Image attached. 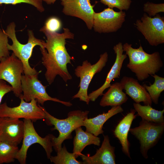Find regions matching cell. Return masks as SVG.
<instances>
[{
    "mask_svg": "<svg viewBox=\"0 0 164 164\" xmlns=\"http://www.w3.org/2000/svg\"><path fill=\"white\" fill-rule=\"evenodd\" d=\"M63 32L60 33L50 31L43 27L39 31L43 32L46 39L44 47H40L42 55V64L46 71L45 78L49 84H51L57 75L66 83L72 79L67 67L73 60L65 47L66 39H73L74 34L68 28H63Z\"/></svg>",
    "mask_w": 164,
    "mask_h": 164,
    "instance_id": "cell-1",
    "label": "cell"
},
{
    "mask_svg": "<svg viewBox=\"0 0 164 164\" xmlns=\"http://www.w3.org/2000/svg\"><path fill=\"white\" fill-rule=\"evenodd\" d=\"M123 48L129 58L127 67L135 73L139 81L144 80L150 75L155 74L163 66L158 52L149 54L144 51L141 45L134 48L128 43L123 45Z\"/></svg>",
    "mask_w": 164,
    "mask_h": 164,
    "instance_id": "cell-2",
    "label": "cell"
},
{
    "mask_svg": "<svg viewBox=\"0 0 164 164\" xmlns=\"http://www.w3.org/2000/svg\"><path fill=\"white\" fill-rule=\"evenodd\" d=\"M45 114V120L47 124L53 125V130H57L59 132L57 137L54 136L52 139L53 147L57 152L62 147V144L66 139L72 138L71 133L77 128L84 126V122L88 118V111L80 110L70 111L67 117L64 119L57 118L50 114L42 107Z\"/></svg>",
    "mask_w": 164,
    "mask_h": 164,
    "instance_id": "cell-3",
    "label": "cell"
},
{
    "mask_svg": "<svg viewBox=\"0 0 164 164\" xmlns=\"http://www.w3.org/2000/svg\"><path fill=\"white\" fill-rule=\"evenodd\" d=\"M16 25L14 22H12L7 26L4 30L8 38L12 41L11 45L9 43L8 47L9 50H12L15 55L20 60L23 67V73L25 75H32L39 74L34 68L31 67L29 60L31 57L33 49L36 46L44 47V41L37 38L34 36L33 31L28 30V40L25 44L21 43L18 40L15 33Z\"/></svg>",
    "mask_w": 164,
    "mask_h": 164,
    "instance_id": "cell-4",
    "label": "cell"
},
{
    "mask_svg": "<svg viewBox=\"0 0 164 164\" xmlns=\"http://www.w3.org/2000/svg\"><path fill=\"white\" fill-rule=\"evenodd\" d=\"M108 54L105 52L100 55L98 60L92 64L87 60L84 61L81 65L77 66L75 69L76 76L80 78L78 92L72 97L73 99L78 98L80 101L88 104L90 100L87 94L89 84L93 77L96 73L101 72L105 66L108 61Z\"/></svg>",
    "mask_w": 164,
    "mask_h": 164,
    "instance_id": "cell-5",
    "label": "cell"
},
{
    "mask_svg": "<svg viewBox=\"0 0 164 164\" xmlns=\"http://www.w3.org/2000/svg\"><path fill=\"white\" fill-rule=\"evenodd\" d=\"M164 131V123H157L142 119L138 126L130 128L129 132L139 141L140 152L145 159L149 150L155 146Z\"/></svg>",
    "mask_w": 164,
    "mask_h": 164,
    "instance_id": "cell-6",
    "label": "cell"
},
{
    "mask_svg": "<svg viewBox=\"0 0 164 164\" xmlns=\"http://www.w3.org/2000/svg\"><path fill=\"white\" fill-rule=\"evenodd\" d=\"M24 130L22 143L17 154L15 159L21 164L26 163L27 152L29 147L35 143L40 145L44 149L48 159L53 152V138L54 136L49 134L45 137L40 136L36 132L33 121L29 119H24Z\"/></svg>",
    "mask_w": 164,
    "mask_h": 164,
    "instance_id": "cell-7",
    "label": "cell"
},
{
    "mask_svg": "<svg viewBox=\"0 0 164 164\" xmlns=\"http://www.w3.org/2000/svg\"><path fill=\"white\" fill-rule=\"evenodd\" d=\"M37 74L34 75H22L21 82L23 94L21 97L26 101L30 102L36 100L38 104L43 105L47 101H51L60 103L67 107L72 104L69 101H65L50 96L46 91V86H44L38 79Z\"/></svg>",
    "mask_w": 164,
    "mask_h": 164,
    "instance_id": "cell-8",
    "label": "cell"
},
{
    "mask_svg": "<svg viewBox=\"0 0 164 164\" xmlns=\"http://www.w3.org/2000/svg\"><path fill=\"white\" fill-rule=\"evenodd\" d=\"M134 25L149 44L156 46L164 43V18L157 14L153 17L144 13Z\"/></svg>",
    "mask_w": 164,
    "mask_h": 164,
    "instance_id": "cell-9",
    "label": "cell"
},
{
    "mask_svg": "<svg viewBox=\"0 0 164 164\" xmlns=\"http://www.w3.org/2000/svg\"><path fill=\"white\" fill-rule=\"evenodd\" d=\"M19 105L16 107H9L6 102L0 105V118L9 117L29 119L35 122L45 118V114L42 107L37 104L36 100L26 101L21 97Z\"/></svg>",
    "mask_w": 164,
    "mask_h": 164,
    "instance_id": "cell-10",
    "label": "cell"
},
{
    "mask_svg": "<svg viewBox=\"0 0 164 164\" xmlns=\"http://www.w3.org/2000/svg\"><path fill=\"white\" fill-rule=\"evenodd\" d=\"M23 71L22 62L13 53L0 62V80L9 83L14 94L19 97L22 94L21 79Z\"/></svg>",
    "mask_w": 164,
    "mask_h": 164,
    "instance_id": "cell-11",
    "label": "cell"
},
{
    "mask_svg": "<svg viewBox=\"0 0 164 164\" xmlns=\"http://www.w3.org/2000/svg\"><path fill=\"white\" fill-rule=\"evenodd\" d=\"M126 16L125 12H117L109 8L99 13L95 12L93 26L94 31L99 33L116 32L122 26Z\"/></svg>",
    "mask_w": 164,
    "mask_h": 164,
    "instance_id": "cell-12",
    "label": "cell"
},
{
    "mask_svg": "<svg viewBox=\"0 0 164 164\" xmlns=\"http://www.w3.org/2000/svg\"><path fill=\"white\" fill-rule=\"evenodd\" d=\"M61 4L65 15L81 19L89 29H92L95 12L94 5H91L90 0H65Z\"/></svg>",
    "mask_w": 164,
    "mask_h": 164,
    "instance_id": "cell-13",
    "label": "cell"
},
{
    "mask_svg": "<svg viewBox=\"0 0 164 164\" xmlns=\"http://www.w3.org/2000/svg\"><path fill=\"white\" fill-rule=\"evenodd\" d=\"M24 121L9 117L0 118V141L18 146L22 140Z\"/></svg>",
    "mask_w": 164,
    "mask_h": 164,
    "instance_id": "cell-14",
    "label": "cell"
},
{
    "mask_svg": "<svg viewBox=\"0 0 164 164\" xmlns=\"http://www.w3.org/2000/svg\"><path fill=\"white\" fill-rule=\"evenodd\" d=\"M113 49L116 54L115 62L108 73L103 85L88 94L90 101H94L99 96L103 95L104 91L110 86L112 81L114 79L120 77L123 62L127 56L125 54H123V44L121 42H119L114 46Z\"/></svg>",
    "mask_w": 164,
    "mask_h": 164,
    "instance_id": "cell-15",
    "label": "cell"
},
{
    "mask_svg": "<svg viewBox=\"0 0 164 164\" xmlns=\"http://www.w3.org/2000/svg\"><path fill=\"white\" fill-rule=\"evenodd\" d=\"M115 147L111 145L108 135H104L101 147L92 156L81 154L80 156L83 164H115Z\"/></svg>",
    "mask_w": 164,
    "mask_h": 164,
    "instance_id": "cell-16",
    "label": "cell"
},
{
    "mask_svg": "<svg viewBox=\"0 0 164 164\" xmlns=\"http://www.w3.org/2000/svg\"><path fill=\"white\" fill-rule=\"evenodd\" d=\"M120 83L126 94L135 103L142 102L145 105H152V102L148 93L138 80L132 77L124 76Z\"/></svg>",
    "mask_w": 164,
    "mask_h": 164,
    "instance_id": "cell-17",
    "label": "cell"
},
{
    "mask_svg": "<svg viewBox=\"0 0 164 164\" xmlns=\"http://www.w3.org/2000/svg\"><path fill=\"white\" fill-rule=\"evenodd\" d=\"M135 112L134 109H131L120 121L114 131L115 136L118 139L121 145L122 151L130 158V143L128 136L132 121L137 116L135 114Z\"/></svg>",
    "mask_w": 164,
    "mask_h": 164,
    "instance_id": "cell-18",
    "label": "cell"
},
{
    "mask_svg": "<svg viewBox=\"0 0 164 164\" xmlns=\"http://www.w3.org/2000/svg\"><path fill=\"white\" fill-rule=\"evenodd\" d=\"M123 111L121 105L113 106L107 113H103L92 118H86L84 126L86 128V131L96 136L103 134V127L104 123L113 116Z\"/></svg>",
    "mask_w": 164,
    "mask_h": 164,
    "instance_id": "cell-19",
    "label": "cell"
},
{
    "mask_svg": "<svg viewBox=\"0 0 164 164\" xmlns=\"http://www.w3.org/2000/svg\"><path fill=\"white\" fill-rule=\"evenodd\" d=\"M123 90L120 82L111 84L107 92L103 94L100 105L102 107H113L121 105L125 103L128 98Z\"/></svg>",
    "mask_w": 164,
    "mask_h": 164,
    "instance_id": "cell-20",
    "label": "cell"
},
{
    "mask_svg": "<svg viewBox=\"0 0 164 164\" xmlns=\"http://www.w3.org/2000/svg\"><path fill=\"white\" fill-rule=\"evenodd\" d=\"M75 130L76 135L73 141V152L76 158L82 154V152L86 146L92 144L100 145V138L91 133L84 132L81 127L77 128Z\"/></svg>",
    "mask_w": 164,
    "mask_h": 164,
    "instance_id": "cell-21",
    "label": "cell"
},
{
    "mask_svg": "<svg viewBox=\"0 0 164 164\" xmlns=\"http://www.w3.org/2000/svg\"><path fill=\"white\" fill-rule=\"evenodd\" d=\"M134 109L142 119L157 123H164L163 115L164 109L159 111L153 108L149 105H141L140 103H134Z\"/></svg>",
    "mask_w": 164,
    "mask_h": 164,
    "instance_id": "cell-22",
    "label": "cell"
},
{
    "mask_svg": "<svg viewBox=\"0 0 164 164\" xmlns=\"http://www.w3.org/2000/svg\"><path fill=\"white\" fill-rule=\"evenodd\" d=\"M151 76L155 79L153 84L150 86L144 84L143 86L148 93L152 102L157 104L161 93L164 90V78L156 74Z\"/></svg>",
    "mask_w": 164,
    "mask_h": 164,
    "instance_id": "cell-23",
    "label": "cell"
},
{
    "mask_svg": "<svg viewBox=\"0 0 164 164\" xmlns=\"http://www.w3.org/2000/svg\"><path fill=\"white\" fill-rule=\"evenodd\" d=\"M57 155L51 156L50 161L55 164H81L82 162L77 160L75 157L74 154L69 152L66 147L64 145L63 147L57 152Z\"/></svg>",
    "mask_w": 164,
    "mask_h": 164,
    "instance_id": "cell-24",
    "label": "cell"
},
{
    "mask_svg": "<svg viewBox=\"0 0 164 164\" xmlns=\"http://www.w3.org/2000/svg\"><path fill=\"white\" fill-rule=\"evenodd\" d=\"M19 149L18 146L0 141V164L14 162Z\"/></svg>",
    "mask_w": 164,
    "mask_h": 164,
    "instance_id": "cell-25",
    "label": "cell"
},
{
    "mask_svg": "<svg viewBox=\"0 0 164 164\" xmlns=\"http://www.w3.org/2000/svg\"><path fill=\"white\" fill-rule=\"evenodd\" d=\"M100 2L108 8H116L120 10H127L130 8L131 0H100Z\"/></svg>",
    "mask_w": 164,
    "mask_h": 164,
    "instance_id": "cell-26",
    "label": "cell"
},
{
    "mask_svg": "<svg viewBox=\"0 0 164 164\" xmlns=\"http://www.w3.org/2000/svg\"><path fill=\"white\" fill-rule=\"evenodd\" d=\"M22 3L32 5L40 12H42L45 10L41 0H0V5L3 4L15 5Z\"/></svg>",
    "mask_w": 164,
    "mask_h": 164,
    "instance_id": "cell-27",
    "label": "cell"
},
{
    "mask_svg": "<svg viewBox=\"0 0 164 164\" xmlns=\"http://www.w3.org/2000/svg\"><path fill=\"white\" fill-rule=\"evenodd\" d=\"M8 38L4 30L0 28V62L10 56L9 50L8 47Z\"/></svg>",
    "mask_w": 164,
    "mask_h": 164,
    "instance_id": "cell-28",
    "label": "cell"
},
{
    "mask_svg": "<svg viewBox=\"0 0 164 164\" xmlns=\"http://www.w3.org/2000/svg\"><path fill=\"white\" fill-rule=\"evenodd\" d=\"M143 10L148 14L149 16H154L159 12H164V4H156L148 2L144 4Z\"/></svg>",
    "mask_w": 164,
    "mask_h": 164,
    "instance_id": "cell-29",
    "label": "cell"
},
{
    "mask_svg": "<svg viewBox=\"0 0 164 164\" xmlns=\"http://www.w3.org/2000/svg\"><path fill=\"white\" fill-rule=\"evenodd\" d=\"M43 27L51 32H56L61 28V23L57 18L52 17L47 20Z\"/></svg>",
    "mask_w": 164,
    "mask_h": 164,
    "instance_id": "cell-30",
    "label": "cell"
},
{
    "mask_svg": "<svg viewBox=\"0 0 164 164\" xmlns=\"http://www.w3.org/2000/svg\"><path fill=\"white\" fill-rule=\"evenodd\" d=\"M12 90L13 88L11 86L7 84L5 80H0V105L4 96Z\"/></svg>",
    "mask_w": 164,
    "mask_h": 164,
    "instance_id": "cell-31",
    "label": "cell"
},
{
    "mask_svg": "<svg viewBox=\"0 0 164 164\" xmlns=\"http://www.w3.org/2000/svg\"><path fill=\"white\" fill-rule=\"evenodd\" d=\"M46 2L47 4H54L56 0H41Z\"/></svg>",
    "mask_w": 164,
    "mask_h": 164,
    "instance_id": "cell-32",
    "label": "cell"
},
{
    "mask_svg": "<svg viewBox=\"0 0 164 164\" xmlns=\"http://www.w3.org/2000/svg\"><path fill=\"white\" fill-rule=\"evenodd\" d=\"M62 1H64V0H61Z\"/></svg>",
    "mask_w": 164,
    "mask_h": 164,
    "instance_id": "cell-33",
    "label": "cell"
}]
</instances>
